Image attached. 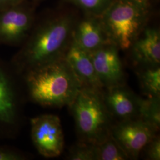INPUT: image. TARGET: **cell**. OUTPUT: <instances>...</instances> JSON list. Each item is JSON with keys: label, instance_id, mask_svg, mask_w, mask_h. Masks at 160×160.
<instances>
[{"label": "cell", "instance_id": "5bb4252c", "mask_svg": "<svg viewBox=\"0 0 160 160\" xmlns=\"http://www.w3.org/2000/svg\"><path fill=\"white\" fill-rule=\"evenodd\" d=\"M138 118L158 132L160 127V97L138 96Z\"/></svg>", "mask_w": 160, "mask_h": 160}, {"label": "cell", "instance_id": "30bf717a", "mask_svg": "<svg viewBox=\"0 0 160 160\" xmlns=\"http://www.w3.org/2000/svg\"><path fill=\"white\" fill-rule=\"evenodd\" d=\"M102 95L112 119L118 122L138 118V96L125 84L104 88Z\"/></svg>", "mask_w": 160, "mask_h": 160}, {"label": "cell", "instance_id": "3957f363", "mask_svg": "<svg viewBox=\"0 0 160 160\" xmlns=\"http://www.w3.org/2000/svg\"><path fill=\"white\" fill-rule=\"evenodd\" d=\"M148 3L139 0H114L100 22L110 42L128 50L142 33L147 20Z\"/></svg>", "mask_w": 160, "mask_h": 160}, {"label": "cell", "instance_id": "7a4b0ae2", "mask_svg": "<svg viewBox=\"0 0 160 160\" xmlns=\"http://www.w3.org/2000/svg\"><path fill=\"white\" fill-rule=\"evenodd\" d=\"M21 77L28 97L45 107L69 106L82 88L65 57L30 69Z\"/></svg>", "mask_w": 160, "mask_h": 160}, {"label": "cell", "instance_id": "ba28073f", "mask_svg": "<svg viewBox=\"0 0 160 160\" xmlns=\"http://www.w3.org/2000/svg\"><path fill=\"white\" fill-rule=\"evenodd\" d=\"M21 4L0 10V45H21L33 24L31 11Z\"/></svg>", "mask_w": 160, "mask_h": 160}, {"label": "cell", "instance_id": "277c9868", "mask_svg": "<svg viewBox=\"0 0 160 160\" xmlns=\"http://www.w3.org/2000/svg\"><path fill=\"white\" fill-rule=\"evenodd\" d=\"M80 140L93 144L111 133V117L103 102L102 91L82 87L69 106Z\"/></svg>", "mask_w": 160, "mask_h": 160}, {"label": "cell", "instance_id": "2e32d148", "mask_svg": "<svg viewBox=\"0 0 160 160\" xmlns=\"http://www.w3.org/2000/svg\"><path fill=\"white\" fill-rule=\"evenodd\" d=\"M129 159L128 155L112 136V133L102 142L96 144V160Z\"/></svg>", "mask_w": 160, "mask_h": 160}, {"label": "cell", "instance_id": "9a60e30c", "mask_svg": "<svg viewBox=\"0 0 160 160\" xmlns=\"http://www.w3.org/2000/svg\"><path fill=\"white\" fill-rule=\"evenodd\" d=\"M138 77L144 95L160 97V66L142 67L138 72Z\"/></svg>", "mask_w": 160, "mask_h": 160}, {"label": "cell", "instance_id": "7402d4cb", "mask_svg": "<svg viewBox=\"0 0 160 160\" xmlns=\"http://www.w3.org/2000/svg\"><path fill=\"white\" fill-rule=\"evenodd\" d=\"M139 1H143V2H147L148 0H139Z\"/></svg>", "mask_w": 160, "mask_h": 160}, {"label": "cell", "instance_id": "5b68a950", "mask_svg": "<svg viewBox=\"0 0 160 160\" xmlns=\"http://www.w3.org/2000/svg\"><path fill=\"white\" fill-rule=\"evenodd\" d=\"M25 95L21 76L0 58V139L14 138L18 133Z\"/></svg>", "mask_w": 160, "mask_h": 160}, {"label": "cell", "instance_id": "4fadbf2b", "mask_svg": "<svg viewBox=\"0 0 160 160\" xmlns=\"http://www.w3.org/2000/svg\"><path fill=\"white\" fill-rule=\"evenodd\" d=\"M133 42L132 49L134 61L142 67H158L160 64V33L153 28L145 29Z\"/></svg>", "mask_w": 160, "mask_h": 160}, {"label": "cell", "instance_id": "44dd1931", "mask_svg": "<svg viewBox=\"0 0 160 160\" xmlns=\"http://www.w3.org/2000/svg\"><path fill=\"white\" fill-rule=\"evenodd\" d=\"M25 0H0V10L24 3Z\"/></svg>", "mask_w": 160, "mask_h": 160}, {"label": "cell", "instance_id": "7c38bea8", "mask_svg": "<svg viewBox=\"0 0 160 160\" xmlns=\"http://www.w3.org/2000/svg\"><path fill=\"white\" fill-rule=\"evenodd\" d=\"M72 40L88 53L112 43L109 40L100 20L92 17L84 19L77 25H75Z\"/></svg>", "mask_w": 160, "mask_h": 160}, {"label": "cell", "instance_id": "d6986e66", "mask_svg": "<svg viewBox=\"0 0 160 160\" xmlns=\"http://www.w3.org/2000/svg\"><path fill=\"white\" fill-rule=\"evenodd\" d=\"M29 158V155L18 149L0 145V160H26Z\"/></svg>", "mask_w": 160, "mask_h": 160}, {"label": "cell", "instance_id": "9c48e42d", "mask_svg": "<svg viewBox=\"0 0 160 160\" xmlns=\"http://www.w3.org/2000/svg\"><path fill=\"white\" fill-rule=\"evenodd\" d=\"M89 54L104 88L125 84L124 71L117 46L109 43Z\"/></svg>", "mask_w": 160, "mask_h": 160}, {"label": "cell", "instance_id": "e0dca14e", "mask_svg": "<svg viewBox=\"0 0 160 160\" xmlns=\"http://www.w3.org/2000/svg\"><path fill=\"white\" fill-rule=\"evenodd\" d=\"M68 160H96V144L80 140L70 148Z\"/></svg>", "mask_w": 160, "mask_h": 160}, {"label": "cell", "instance_id": "ffe728a7", "mask_svg": "<svg viewBox=\"0 0 160 160\" xmlns=\"http://www.w3.org/2000/svg\"><path fill=\"white\" fill-rule=\"evenodd\" d=\"M148 160H160V139L157 135L155 136L143 149Z\"/></svg>", "mask_w": 160, "mask_h": 160}, {"label": "cell", "instance_id": "ac0fdd59", "mask_svg": "<svg viewBox=\"0 0 160 160\" xmlns=\"http://www.w3.org/2000/svg\"><path fill=\"white\" fill-rule=\"evenodd\" d=\"M86 12L102 15L114 0H68Z\"/></svg>", "mask_w": 160, "mask_h": 160}, {"label": "cell", "instance_id": "8992f818", "mask_svg": "<svg viewBox=\"0 0 160 160\" xmlns=\"http://www.w3.org/2000/svg\"><path fill=\"white\" fill-rule=\"evenodd\" d=\"M32 141L38 152L46 158L62 154L64 147L63 129L59 118L41 114L30 119Z\"/></svg>", "mask_w": 160, "mask_h": 160}, {"label": "cell", "instance_id": "52a82bcc", "mask_svg": "<svg viewBox=\"0 0 160 160\" xmlns=\"http://www.w3.org/2000/svg\"><path fill=\"white\" fill-rule=\"evenodd\" d=\"M157 132L139 118L118 122L112 125L111 133L128 155L129 159H138Z\"/></svg>", "mask_w": 160, "mask_h": 160}, {"label": "cell", "instance_id": "6da1fadb", "mask_svg": "<svg viewBox=\"0 0 160 160\" xmlns=\"http://www.w3.org/2000/svg\"><path fill=\"white\" fill-rule=\"evenodd\" d=\"M75 24L69 16L53 17L32 29L10 63L20 76L30 69L65 57Z\"/></svg>", "mask_w": 160, "mask_h": 160}, {"label": "cell", "instance_id": "8fae6325", "mask_svg": "<svg viewBox=\"0 0 160 160\" xmlns=\"http://www.w3.org/2000/svg\"><path fill=\"white\" fill-rule=\"evenodd\" d=\"M65 58L82 87H89L100 91L103 90L104 87L98 78L88 52L81 49L72 40Z\"/></svg>", "mask_w": 160, "mask_h": 160}]
</instances>
